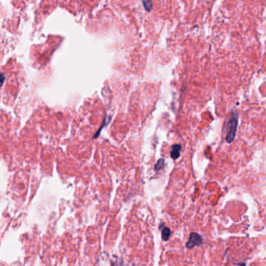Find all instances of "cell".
<instances>
[{
  "mask_svg": "<svg viewBox=\"0 0 266 266\" xmlns=\"http://www.w3.org/2000/svg\"><path fill=\"white\" fill-rule=\"evenodd\" d=\"M237 123H238V115H237V112H234L231 114L230 119L228 123L227 129H226V140L228 143H231L235 138Z\"/></svg>",
  "mask_w": 266,
  "mask_h": 266,
  "instance_id": "1",
  "label": "cell"
},
{
  "mask_svg": "<svg viewBox=\"0 0 266 266\" xmlns=\"http://www.w3.org/2000/svg\"><path fill=\"white\" fill-rule=\"evenodd\" d=\"M201 244H202V238L201 236L196 233H191L190 234L189 240L186 243L187 248L188 249H191L195 246H200Z\"/></svg>",
  "mask_w": 266,
  "mask_h": 266,
  "instance_id": "2",
  "label": "cell"
},
{
  "mask_svg": "<svg viewBox=\"0 0 266 266\" xmlns=\"http://www.w3.org/2000/svg\"><path fill=\"white\" fill-rule=\"evenodd\" d=\"M181 150V144H174V145H172L171 152H170L171 158L174 160L178 158L179 156H180Z\"/></svg>",
  "mask_w": 266,
  "mask_h": 266,
  "instance_id": "3",
  "label": "cell"
},
{
  "mask_svg": "<svg viewBox=\"0 0 266 266\" xmlns=\"http://www.w3.org/2000/svg\"><path fill=\"white\" fill-rule=\"evenodd\" d=\"M171 231L169 228L163 227L161 232L162 240H163V241H167V240H169L170 237H171Z\"/></svg>",
  "mask_w": 266,
  "mask_h": 266,
  "instance_id": "4",
  "label": "cell"
},
{
  "mask_svg": "<svg viewBox=\"0 0 266 266\" xmlns=\"http://www.w3.org/2000/svg\"><path fill=\"white\" fill-rule=\"evenodd\" d=\"M163 166H164V159H163V158H160V159L158 160L157 164L155 165L154 169H155L156 171H159L163 169Z\"/></svg>",
  "mask_w": 266,
  "mask_h": 266,
  "instance_id": "5",
  "label": "cell"
},
{
  "mask_svg": "<svg viewBox=\"0 0 266 266\" xmlns=\"http://www.w3.org/2000/svg\"><path fill=\"white\" fill-rule=\"evenodd\" d=\"M143 6H144L145 9H146L147 12H150L151 9H152V2L151 1H143Z\"/></svg>",
  "mask_w": 266,
  "mask_h": 266,
  "instance_id": "6",
  "label": "cell"
},
{
  "mask_svg": "<svg viewBox=\"0 0 266 266\" xmlns=\"http://www.w3.org/2000/svg\"><path fill=\"white\" fill-rule=\"evenodd\" d=\"M4 77H3V75L1 73H0V85H2L3 83V81H4Z\"/></svg>",
  "mask_w": 266,
  "mask_h": 266,
  "instance_id": "7",
  "label": "cell"
}]
</instances>
